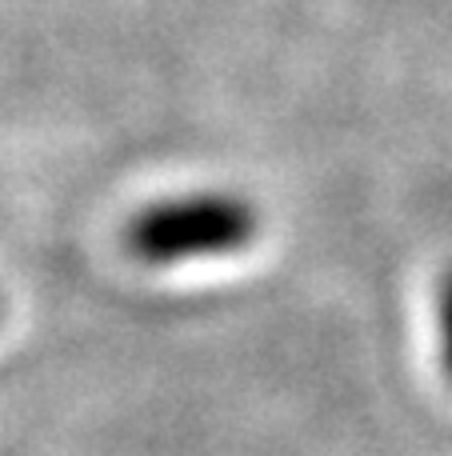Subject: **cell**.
Instances as JSON below:
<instances>
[{"instance_id": "1", "label": "cell", "mask_w": 452, "mask_h": 456, "mask_svg": "<svg viewBox=\"0 0 452 456\" xmlns=\"http://www.w3.org/2000/svg\"><path fill=\"white\" fill-rule=\"evenodd\" d=\"M261 221L245 197L232 192H192L141 208L125 232V244L144 265H184V260L232 256L256 240Z\"/></svg>"}, {"instance_id": "2", "label": "cell", "mask_w": 452, "mask_h": 456, "mask_svg": "<svg viewBox=\"0 0 452 456\" xmlns=\"http://www.w3.org/2000/svg\"><path fill=\"white\" fill-rule=\"evenodd\" d=\"M440 361H445V372L452 380V273L440 284Z\"/></svg>"}]
</instances>
